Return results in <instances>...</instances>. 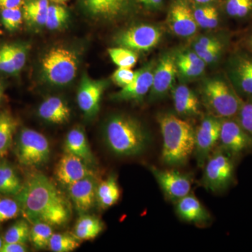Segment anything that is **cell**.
Returning <instances> with one entry per match:
<instances>
[{"label": "cell", "instance_id": "1", "mask_svg": "<svg viewBox=\"0 0 252 252\" xmlns=\"http://www.w3.org/2000/svg\"><path fill=\"white\" fill-rule=\"evenodd\" d=\"M21 214L32 224L44 222L51 225H63L71 217V206L64 194L46 176L32 175L16 195Z\"/></svg>", "mask_w": 252, "mask_h": 252}, {"label": "cell", "instance_id": "2", "mask_svg": "<svg viewBox=\"0 0 252 252\" xmlns=\"http://www.w3.org/2000/svg\"><path fill=\"white\" fill-rule=\"evenodd\" d=\"M158 123L162 137V161L170 167L185 166L195 149L193 126L171 114H162Z\"/></svg>", "mask_w": 252, "mask_h": 252}, {"label": "cell", "instance_id": "3", "mask_svg": "<svg viewBox=\"0 0 252 252\" xmlns=\"http://www.w3.org/2000/svg\"><path fill=\"white\" fill-rule=\"evenodd\" d=\"M103 134L109 150L119 157L140 155L151 142L140 123L125 115L111 117L104 126Z\"/></svg>", "mask_w": 252, "mask_h": 252}, {"label": "cell", "instance_id": "4", "mask_svg": "<svg viewBox=\"0 0 252 252\" xmlns=\"http://www.w3.org/2000/svg\"><path fill=\"white\" fill-rule=\"evenodd\" d=\"M203 167L202 185L212 193L225 191L234 182L233 157L220 147L212 152Z\"/></svg>", "mask_w": 252, "mask_h": 252}, {"label": "cell", "instance_id": "5", "mask_svg": "<svg viewBox=\"0 0 252 252\" xmlns=\"http://www.w3.org/2000/svg\"><path fill=\"white\" fill-rule=\"evenodd\" d=\"M78 65L76 53L64 47L52 48L41 60L44 76L54 85H66L73 81L77 75Z\"/></svg>", "mask_w": 252, "mask_h": 252}, {"label": "cell", "instance_id": "6", "mask_svg": "<svg viewBox=\"0 0 252 252\" xmlns=\"http://www.w3.org/2000/svg\"><path fill=\"white\" fill-rule=\"evenodd\" d=\"M15 154L23 166H42L49 161L51 156L49 141L40 132L23 127L16 139Z\"/></svg>", "mask_w": 252, "mask_h": 252}, {"label": "cell", "instance_id": "7", "mask_svg": "<svg viewBox=\"0 0 252 252\" xmlns=\"http://www.w3.org/2000/svg\"><path fill=\"white\" fill-rule=\"evenodd\" d=\"M203 96L205 105L217 118L235 117L243 104L229 86L220 79L207 81L203 88Z\"/></svg>", "mask_w": 252, "mask_h": 252}, {"label": "cell", "instance_id": "8", "mask_svg": "<svg viewBox=\"0 0 252 252\" xmlns=\"http://www.w3.org/2000/svg\"><path fill=\"white\" fill-rule=\"evenodd\" d=\"M149 169L169 201L177 203L190 193L192 179L190 175L174 169L162 170L153 165Z\"/></svg>", "mask_w": 252, "mask_h": 252}, {"label": "cell", "instance_id": "9", "mask_svg": "<svg viewBox=\"0 0 252 252\" xmlns=\"http://www.w3.org/2000/svg\"><path fill=\"white\" fill-rule=\"evenodd\" d=\"M219 119L216 117L205 118L195 131L193 154L199 167H204L220 142L221 121Z\"/></svg>", "mask_w": 252, "mask_h": 252}, {"label": "cell", "instance_id": "10", "mask_svg": "<svg viewBox=\"0 0 252 252\" xmlns=\"http://www.w3.org/2000/svg\"><path fill=\"white\" fill-rule=\"evenodd\" d=\"M219 144L220 149L234 157L252 149V135L238 122L225 119L221 121Z\"/></svg>", "mask_w": 252, "mask_h": 252}, {"label": "cell", "instance_id": "11", "mask_svg": "<svg viewBox=\"0 0 252 252\" xmlns=\"http://www.w3.org/2000/svg\"><path fill=\"white\" fill-rule=\"evenodd\" d=\"M161 37L160 30L152 26L141 25L124 32L117 39L122 47L132 51H149L158 44Z\"/></svg>", "mask_w": 252, "mask_h": 252}, {"label": "cell", "instance_id": "12", "mask_svg": "<svg viewBox=\"0 0 252 252\" xmlns=\"http://www.w3.org/2000/svg\"><path fill=\"white\" fill-rule=\"evenodd\" d=\"M55 175L61 185L68 187L86 177L94 176V173L91 167L82 159L65 153L58 162Z\"/></svg>", "mask_w": 252, "mask_h": 252}, {"label": "cell", "instance_id": "13", "mask_svg": "<svg viewBox=\"0 0 252 252\" xmlns=\"http://www.w3.org/2000/svg\"><path fill=\"white\" fill-rule=\"evenodd\" d=\"M105 83L96 81L88 76L81 79L77 94V103L79 108L87 117H94L99 109Z\"/></svg>", "mask_w": 252, "mask_h": 252}, {"label": "cell", "instance_id": "14", "mask_svg": "<svg viewBox=\"0 0 252 252\" xmlns=\"http://www.w3.org/2000/svg\"><path fill=\"white\" fill-rule=\"evenodd\" d=\"M97 185L95 176H91L68 186L69 197L81 215L86 214L94 207L96 203Z\"/></svg>", "mask_w": 252, "mask_h": 252}, {"label": "cell", "instance_id": "15", "mask_svg": "<svg viewBox=\"0 0 252 252\" xmlns=\"http://www.w3.org/2000/svg\"><path fill=\"white\" fill-rule=\"evenodd\" d=\"M168 21L172 31L177 35L183 37L193 35L198 28L193 11L183 0H178L172 5Z\"/></svg>", "mask_w": 252, "mask_h": 252}, {"label": "cell", "instance_id": "16", "mask_svg": "<svg viewBox=\"0 0 252 252\" xmlns=\"http://www.w3.org/2000/svg\"><path fill=\"white\" fill-rule=\"evenodd\" d=\"M175 204L176 213L185 221L203 225L211 220V215L193 194L189 193Z\"/></svg>", "mask_w": 252, "mask_h": 252}, {"label": "cell", "instance_id": "17", "mask_svg": "<svg viewBox=\"0 0 252 252\" xmlns=\"http://www.w3.org/2000/svg\"><path fill=\"white\" fill-rule=\"evenodd\" d=\"M64 149L65 153L82 159L89 166H94L95 164V158L82 127H74L68 132L64 140Z\"/></svg>", "mask_w": 252, "mask_h": 252}, {"label": "cell", "instance_id": "18", "mask_svg": "<svg viewBox=\"0 0 252 252\" xmlns=\"http://www.w3.org/2000/svg\"><path fill=\"white\" fill-rule=\"evenodd\" d=\"M177 74V64L172 56L162 58L158 64L157 69L154 72L152 93L154 95H162L170 90Z\"/></svg>", "mask_w": 252, "mask_h": 252}, {"label": "cell", "instance_id": "19", "mask_svg": "<svg viewBox=\"0 0 252 252\" xmlns=\"http://www.w3.org/2000/svg\"><path fill=\"white\" fill-rule=\"evenodd\" d=\"M154 72L148 68H143L136 72L134 80L129 85L122 88L116 94L115 98L122 100L140 99L144 97L153 86Z\"/></svg>", "mask_w": 252, "mask_h": 252}, {"label": "cell", "instance_id": "20", "mask_svg": "<svg viewBox=\"0 0 252 252\" xmlns=\"http://www.w3.org/2000/svg\"><path fill=\"white\" fill-rule=\"evenodd\" d=\"M88 12L94 17L114 18L124 14L130 0H82Z\"/></svg>", "mask_w": 252, "mask_h": 252}, {"label": "cell", "instance_id": "21", "mask_svg": "<svg viewBox=\"0 0 252 252\" xmlns=\"http://www.w3.org/2000/svg\"><path fill=\"white\" fill-rule=\"evenodd\" d=\"M38 114L46 122L54 124H63L69 120L71 110L63 99L49 97L40 104Z\"/></svg>", "mask_w": 252, "mask_h": 252}, {"label": "cell", "instance_id": "22", "mask_svg": "<svg viewBox=\"0 0 252 252\" xmlns=\"http://www.w3.org/2000/svg\"><path fill=\"white\" fill-rule=\"evenodd\" d=\"M173 101L176 112L180 115L191 117L198 114V98L187 86L182 85L176 88L173 92Z\"/></svg>", "mask_w": 252, "mask_h": 252}, {"label": "cell", "instance_id": "23", "mask_svg": "<svg viewBox=\"0 0 252 252\" xmlns=\"http://www.w3.org/2000/svg\"><path fill=\"white\" fill-rule=\"evenodd\" d=\"M121 197V189L117 177L109 176L97 185L96 192V203L101 210H107L119 201Z\"/></svg>", "mask_w": 252, "mask_h": 252}, {"label": "cell", "instance_id": "24", "mask_svg": "<svg viewBox=\"0 0 252 252\" xmlns=\"http://www.w3.org/2000/svg\"><path fill=\"white\" fill-rule=\"evenodd\" d=\"M23 187V184L12 165L5 160L0 161V195L16 196Z\"/></svg>", "mask_w": 252, "mask_h": 252}, {"label": "cell", "instance_id": "25", "mask_svg": "<svg viewBox=\"0 0 252 252\" xmlns=\"http://www.w3.org/2000/svg\"><path fill=\"white\" fill-rule=\"evenodd\" d=\"M18 122L7 111L0 112V158L7 155L12 147Z\"/></svg>", "mask_w": 252, "mask_h": 252}, {"label": "cell", "instance_id": "26", "mask_svg": "<svg viewBox=\"0 0 252 252\" xmlns=\"http://www.w3.org/2000/svg\"><path fill=\"white\" fill-rule=\"evenodd\" d=\"M104 228L103 222L92 215H82L74 226V235L79 240H91L97 238Z\"/></svg>", "mask_w": 252, "mask_h": 252}, {"label": "cell", "instance_id": "27", "mask_svg": "<svg viewBox=\"0 0 252 252\" xmlns=\"http://www.w3.org/2000/svg\"><path fill=\"white\" fill-rule=\"evenodd\" d=\"M233 75L241 92L252 96V59L239 58L233 67Z\"/></svg>", "mask_w": 252, "mask_h": 252}, {"label": "cell", "instance_id": "28", "mask_svg": "<svg viewBox=\"0 0 252 252\" xmlns=\"http://www.w3.org/2000/svg\"><path fill=\"white\" fill-rule=\"evenodd\" d=\"M50 0H25L23 18L32 24L45 26Z\"/></svg>", "mask_w": 252, "mask_h": 252}, {"label": "cell", "instance_id": "29", "mask_svg": "<svg viewBox=\"0 0 252 252\" xmlns=\"http://www.w3.org/2000/svg\"><path fill=\"white\" fill-rule=\"evenodd\" d=\"M32 225L30 241L33 246L38 250L48 248L51 236L54 234L52 225L44 222H36Z\"/></svg>", "mask_w": 252, "mask_h": 252}, {"label": "cell", "instance_id": "30", "mask_svg": "<svg viewBox=\"0 0 252 252\" xmlns=\"http://www.w3.org/2000/svg\"><path fill=\"white\" fill-rule=\"evenodd\" d=\"M81 240L74 235L67 233L53 234L50 240L49 248L54 252H70L80 247Z\"/></svg>", "mask_w": 252, "mask_h": 252}, {"label": "cell", "instance_id": "31", "mask_svg": "<svg viewBox=\"0 0 252 252\" xmlns=\"http://www.w3.org/2000/svg\"><path fill=\"white\" fill-rule=\"evenodd\" d=\"M30 232L31 228L28 220H18L6 230L4 235V242L6 243L26 244L30 240Z\"/></svg>", "mask_w": 252, "mask_h": 252}, {"label": "cell", "instance_id": "32", "mask_svg": "<svg viewBox=\"0 0 252 252\" xmlns=\"http://www.w3.org/2000/svg\"><path fill=\"white\" fill-rule=\"evenodd\" d=\"M194 18L198 26L207 29L216 28L219 23V13L211 5H205L193 11Z\"/></svg>", "mask_w": 252, "mask_h": 252}, {"label": "cell", "instance_id": "33", "mask_svg": "<svg viewBox=\"0 0 252 252\" xmlns=\"http://www.w3.org/2000/svg\"><path fill=\"white\" fill-rule=\"evenodd\" d=\"M69 18L67 10L62 5L50 4L47 10L45 26L51 31L59 29L67 22Z\"/></svg>", "mask_w": 252, "mask_h": 252}, {"label": "cell", "instance_id": "34", "mask_svg": "<svg viewBox=\"0 0 252 252\" xmlns=\"http://www.w3.org/2000/svg\"><path fill=\"white\" fill-rule=\"evenodd\" d=\"M108 53L113 63L119 67H133L138 60L135 51L124 47L111 48Z\"/></svg>", "mask_w": 252, "mask_h": 252}, {"label": "cell", "instance_id": "35", "mask_svg": "<svg viewBox=\"0 0 252 252\" xmlns=\"http://www.w3.org/2000/svg\"><path fill=\"white\" fill-rule=\"evenodd\" d=\"M20 214H21V207L17 200L0 195V225L8 220L17 218Z\"/></svg>", "mask_w": 252, "mask_h": 252}, {"label": "cell", "instance_id": "36", "mask_svg": "<svg viewBox=\"0 0 252 252\" xmlns=\"http://www.w3.org/2000/svg\"><path fill=\"white\" fill-rule=\"evenodd\" d=\"M23 12L21 7L1 9V21L8 31H16L22 24Z\"/></svg>", "mask_w": 252, "mask_h": 252}, {"label": "cell", "instance_id": "37", "mask_svg": "<svg viewBox=\"0 0 252 252\" xmlns=\"http://www.w3.org/2000/svg\"><path fill=\"white\" fill-rule=\"evenodd\" d=\"M225 10L232 17H245L252 11V0H227Z\"/></svg>", "mask_w": 252, "mask_h": 252}, {"label": "cell", "instance_id": "38", "mask_svg": "<svg viewBox=\"0 0 252 252\" xmlns=\"http://www.w3.org/2000/svg\"><path fill=\"white\" fill-rule=\"evenodd\" d=\"M8 46L15 69L18 74L21 72L26 64L28 58V46L26 44L18 43L8 44Z\"/></svg>", "mask_w": 252, "mask_h": 252}, {"label": "cell", "instance_id": "39", "mask_svg": "<svg viewBox=\"0 0 252 252\" xmlns=\"http://www.w3.org/2000/svg\"><path fill=\"white\" fill-rule=\"evenodd\" d=\"M136 72H133L130 68L119 67L113 73V82L119 87L124 88L129 85L134 80Z\"/></svg>", "mask_w": 252, "mask_h": 252}, {"label": "cell", "instance_id": "40", "mask_svg": "<svg viewBox=\"0 0 252 252\" xmlns=\"http://www.w3.org/2000/svg\"><path fill=\"white\" fill-rule=\"evenodd\" d=\"M0 72L6 74H17L10 55L8 44L0 47Z\"/></svg>", "mask_w": 252, "mask_h": 252}, {"label": "cell", "instance_id": "41", "mask_svg": "<svg viewBox=\"0 0 252 252\" xmlns=\"http://www.w3.org/2000/svg\"><path fill=\"white\" fill-rule=\"evenodd\" d=\"M238 115L240 125L252 135V101L242 104Z\"/></svg>", "mask_w": 252, "mask_h": 252}, {"label": "cell", "instance_id": "42", "mask_svg": "<svg viewBox=\"0 0 252 252\" xmlns=\"http://www.w3.org/2000/svg\"><path fill=\"white\" fill-rule=\"evenodd\" d=\"M176 64H177V67L180 69L181 73L187 77H198V76L201 75L205 69V68L193 65V64H189L188 63L178 59L176 62Z\"/></svg>", "mask_w": 252, "mask_h": 252}, {"label": "cell", "instance_id": "43", "mask_svg": "<svg viewBox=\"0 0 252 252\" xmlns=\"http://www.w3.org/2000/svg\"><path fill=\"white\" fill-rule=\"evenodd\" d=\"M220 46H222L221 44L217 39L210 37H202L194 44V50L195 52H198V51L214 49Z\"/></svg>", "mask_w": 252, "mask_h": 252}, {"label": "cell", "instance_id": "44", "mask_svg": "<svg viewBox=\"0 0 252 252\" xmlns=\"http://www.w3.org/2000/svg\"><path fill=\"white\" fill-rule=\"evenodd\" d=\"M222 46L214 48V49L205 50V51H198L196 53L205 63H211L216 61L221 51Z\"/></svg>", "mask_w": 252, "mask_h": 252}, {"label": "cell", "instance_id": "45", "mask_svg": "<svg viewBox=\"0 0 252 252\" xmlns=\"http://www.w3.org/2000/svg\"><path fill=\"white\" fill-rule=\"evenodd\" d=\"M178 60L185 61V62L193 64V65L198 66V67L202 68H205V62L199 57L198 54L195 52H189L180 55L178 57Z\"/></svg>", "mask_w": 252, "mask_h": 252}, {"label": "cell", "instance_id": "46", "mask_svg": "<svg viewBox=\"0 0 252 252\" xmlns=\"http://www.w3.org/2000/svg\"><path fill=\"white\" fill-rule=\"evenodd\" d=\"M28 248L26 244L4 243L1 252H26Z\"/></svg>", "mask_w": 252, "mask_h": 252}, {"label": "cell", "instance_id": "47", "mask_svg": "<svg viewBox=\"0 0 252 252\" xmlns=\"http://www.w3.org/2000/svg\"><path fill=\"white\" fill-rule=\"evenodd\" d=\"M25 0H0V9L21 7Z\"/></svg>", "mask_w": 252, "mask_h": 252}, {"label": "cell", "instance_id": "48", "mask_svg": "<svg viewBox=\"0 0 252 252\" xmlns=\"http://www.w3.org/2000/svg\"><path fill=\"white\" fill-rule=\"evenodd\" d=\"M138 1L146 6L157 7L161 4L162 0H138Z\"/></svg>", "mask_w": 252, "mask_h": 252}, {"label": "cell", "instance_id": "49", "mask_svg": "<svg viewBox=\"0 0 252 252\" xmlns=\"http://www.w3.org/2000/svg\"><path fill=\"white\" fill-rule=\"evenodd\" d=\"M192 1H195V3L200 4H206L212 1V0H192Z\"/></svg>", "mask_w": 252, "mask_h": 252}, {"label": "cell", "instance_id": "50", "mask_svg": "<svg viewBox=\"0 0 252 252\" xmlns=\"http://www.w3.org/2000/svg\"><path fill=\"white\" fill-rule=\"evenodd\" d=\"M4 86L0 83V102L2 100L3 97H4Z\"/></svg>", "mask_w": 252, "mask_h": 252}, {"label": "cell", "instance_id": "51", "mask_svg": "<svg viewBox=\"0 0 252 252\" xmlns=\"http://www.w3.org/2000/svg\"><path fill=\"white\" fill-rule=\"evenodd\" d=\"M4 237L0 235V252H1V249H2L3 246H4Z\"/></svg>", "mask_w": 252, "mask_h": 252}, {"label": "cell", "instance_id": "52", "mask_svg": "<svg viewBox=\"0 0 252 252\" xmlns=\"http://www.w3.org/2000/svg\"><path fill=\"white\" fill-rule=\"evenodd\" d=\"M51 1H54L55 3H58V4H61V3L65 2L68 0H51Z\"/></svg>", "mask_w": 252, "mask_h": 252}, {"label": "cell", "instance_id": "53", "mask_svg": "<svg viewBox=\"0 0 252 252\" xmlns=\"http://www.w3.org/2000/svg\"><path fill=\"white\" fill-rule=\"evenodd\" d=\"M250 44H251V46L252 47V37L251 38V40H250Z\"/></svg>", "mask_w": 252, "mask_h": 252}]
</instances>
